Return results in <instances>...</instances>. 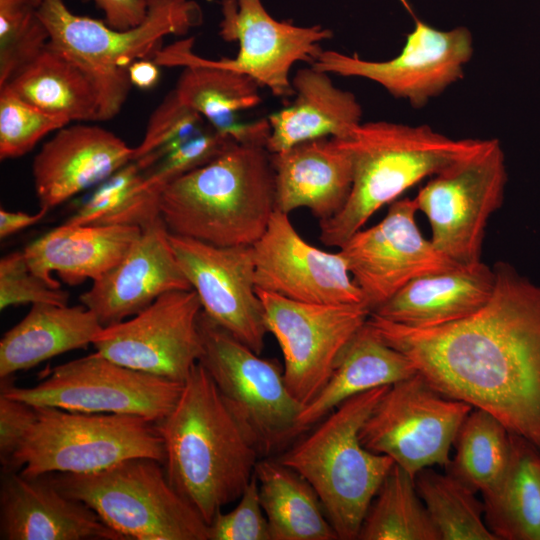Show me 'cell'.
Masks as SVG:
<instances>
[{"label": "cell", "mask_w": 540, "mask_h": 540, "mask_svg": "<svg viewBox=\"0 0 540 540\" xmlns=\"http://www.w3.org/2000/svg\"><path fill=\"white\" fill-rule=\"evenodd\" d=\"M141 228L128 225H62L28 244L23 252L31 270L60 289L56 273L70 284L95 281L128 252Z\"/></svg>", "instance_id": "cb8c5ba5"}, {"label": "cell", "mask_w": 540, "mask_h": 540, "mask_svg": "<svg viewBox=\"0 0 540 540\" xmlns=\"http://www.w3.org/2000/svg\"><path fill=\"white\" fill-rule=\"evenodd\" d=\"M197 293L175 290L119 323L103 327L92 345L123 366L183 383L203 354Z\"/></svg>", "instance_id": "9a60e30c"}, {"label": "cell", "mask_w": 540, "mask_h": 540, "mask_svg": "<svg viewBox=\"0 0 540 540\" xmlns=\"http://www.w3.org/2000/svg\"><path fill=\"white\" fill-rule=\"evenodd\" d=\"M170 242L202 311L261 354L268 330L256 291L252 246H216L173 234Z\"/></svg>", "instance_id": "ac0fdd59"}, {"label": "cell", "mask_w": 540, "mask_h": 540, "mask_svg": "<svg viewBox=\"0 0 540 540\" xmlns=\"http://www.w3.org/2000/svg\"><path fill=\"white\" fill-rule=\"evenodd\" d=\"M416 373L411 359L388 345L367 319L341 352L325 386L302 409L299 433L325 418L345 400L374 388L390 386Z\"/></svg>", "instance_id": "4316f807"}, {"label": "cell", "mask_w": 540, "mask_h": 540, "mask_svg": "<svg viewBox=\"0 0 540 540\" xmlns=\"http://www.w3.org/2000/svg\"><path fill=\"white\" fill-rule=\"evenodd\" d=\"M252 248L257 289L305 303L365 304L340 252L309 244L287 213L276 209Z\"/></svg>", "instance_id": "d6986e66"}, {"label": "cell", "mask_w": 540, "mask_h": 540, "mask_svg": "<svg viewBox=\"0 0 540 540\" xmlns=\"http://www.w3.org/2000/svg\"><path fill=\"white\" fill-rule=\"evenodd\" d=\"M49 38L31 0H0V87L35 58Z\"/></svg>", "instance_id": "8d00e7d4"}, {"label": "cell", "mask_w": 540, "mask_h": 540, "mask_svg": "<svg viewBox=\"0 0 540 540\" xmlns=\"http://www.w3.org/2000/svg\"><path fill=\"white\" fill-rule=\"evenodd\" d=\"M160 216L170 234L216 246H252L276 210L271 154L231 142L212 161L167 184Z\"/></svg>", "instance_id": "3957f363"}, {"label": "cell", "mask_w": 540, "mask_h": 540, "mask_svg": "<svg viewBox=\"0 0 540 540\" xmlns=\"http://www.w3.org/2000/svg\"><path fill=\"white\" fill-rule=\"evenodd\" d=\"M271 540L339 539L313 487L277 459L257 462L254 472Z\"/></svg>", "instance_id": "1f68e13d"}, {"label": "cell", "mask_w": 540, "mask_h": 540, "mask_svg": "<svg viewBox=\"0 0 540 540\" xmlns=\"http://www.w3.org/2000/svg\"><path fill=\"white\" fill-rule=\"evenodd\" d=\"M506 183L505 155L497 139H478L468 153L433 175L415 197L433 245L462 266L481 262L485 229L503 203Z\"/></svg>", "instance_id": "30bf717a"}, {"label": "cell", "mask_w": 540, "mask_h": 540, "mask_svg": "<svg viewBox=\"0 0 540 540\" xmlns=\"http://www.w3.org/2000/svg\"><path fill=\"white\" fill-rule=\"evenodd\" d=\"M414 483L441 540H497L486 525L483 502L452 474L428 467Z\"/></svg>", "instance_id": "d590c367"}, {"label": "cell", "mask_w": 540, "mask_h": 540, "mask_svg": "<svg viewBox=\"0 0 540 540\" xmlns=\"http://www.w3.org/2000/svg\"><path fill=\"white\" fill-rule=\"evenodd\" d=\"M193 38L160 49L153 57L159 66H182L175 91L189 108L214 129L234 120L236 113L261 102L260 85L250 76L205 64L191 50Z\"/></svg>", "instance_id": "f546056e"}, {"label": "cell", "mask_w": 540, "mask_h": 540, "mask_svg": "<svg viewBox=\"0 0 540 540\" xmlns=\"http://www.w3.org/2000/svg\"><path fill=\"white\" fill-rule=\"evenodd\" d=\"M24 101L72 121H99L100 96L93 75L50 43L4 86Z\"/></svg>", "instance_id": "f1b7e54d"}, {"label": "cell", "mask_w": 540, "mask_h": 540, "mask_svg": "<svg viewBox=\"0 0 540 540\" xmlns=\"http://www.w3.org/2000/svg\"><path fill=\"white\" fill-rule=\"evenodd\" d=\"M456 454L447 471L481 494L503 476L511 451V432L489 412L473 408L454 441Z\"/></svg>", "instance_id": "836d02e7"}, {"label": "cell", "mask_w": 540, "mask_h": 540, "mask_svg": "<svg viewBox=\"0 0 540 540\" xmlns=\"http://www.w3.org/2000/svg\"><path fill=\"white\" fill-rule=\"evenodd\" d=\"M482 497L486 525L497 540H540V452L511 433L506 470Z\"/></svg>", "instance_id": "4dcf8cb0"}, {"label": "cell", "mask_w": 540, "mask_h": 540, "mask_svg": "<svg viewBox=\"0 0 540 540\" xmlns=\"http://www.w3.org/2000/svg\"><path fill=\"white\" fill-rule=\"evenodd\" d=\"M473 51L467 27L440 30L417 19L394 58L370 61L357 54L322 50L312 66L329 74L371 80L420 109L463 78Z\"/></svg>", "instance_id": "5bb4252c"}, {"label": "cell", "mask_w": 540, "mask_h": 540, "mask_svg": "<svg viewBox=\"0 0 540 540\" xmlns=\"http://www.w3.org/2000/svg\"><path fill=\"white\" fill-rule=\"evenodd\" d=\"M142 23L115 29L105 21L74 14L64 0H41L38 14L49 32V43L79 62L95 78L100 96L99 121L115 117L132 87L128 68L136 60L154 57L168 35H185L204 20L194 0H146Z\"/></svg>", "instance_id": "8992f818"}, {"label": "cell", "mask_w": 540, "mask_h": 540, "mask_svg": "<svg viewBox=\"0 0 540 540\" xmlns=\"http://www.w3.org/2000/svg\"><path fill=\"white\" fill-rule=\"evenodd\" d=\"M69 294L55 288L35 274L23 251H14L0 259V309L10 306L48 303L68 305Z\"/></svg>", "instance_id": "60d3db41"}, {"label": "cell", "mask_w": 540, "mask_h": 540, "mask_svg": "<svg viewBox=\"0 0 540 540\" xmlns=\"http://www.w3.org/2000/svg\"><path fill=\"white\" fill-rule=\"evenodd\" d=\"M101 9L105 22L112 28L125 30L142 23L147 14L146 0H92Z\"/></svg>", "instance_id": "ee69618b"}, {"label": "cell", "mask_w": 540, "mask_h": 540, "mask_svg": "<svg viewBox=\"0 0 540 540\" xmlns=\"http://www.w3.org/2000/svg\"><path fill=\"white\" fill-rule=\"evenodd\" d=\"M473 315L414 328L370 314L369 324L408 356L440 394L483 409L540 452V285L507 262Z\"/></svg>", "instance_id": "6da1fadb"}, {"label": "cell", "mask_w": 540, "mask_h": 540, "mask_svg": "<svg viewBox=\"0 0 540 540\" xmlns=\"http://www.w3.org/2000/svg\"><path fill=\"white\" fill-rule=\"evenodd\" d=\"M34 4H36L37 6L40 5L41 3V0H31Z\"/></svg>", "instance_id": "7dc6e473"}, {"label": "cell", "mask_w": 540, "mask_h": 540, "mask_svg": "<svg viewBox=\"0 0 540 540\" xmlns=\"http://www.w3.org/2000/svg\"><path fill=\"white\" fill-rule=\"evenodd\" d=\"M417 212L415 198L397 199L381 221L355 232L340 247L370 314L410 281L462 267L422 235Z\"/></svg>", "instance_id": "2e32d148"}, {"label": "cell", "mask_w": 540, "mask_h": 540, "mask_svg": "<svg viewBox=\"0 0 540 540\" xmlns=\"http://www.w3.org/2000/svg\"><path fill=\"white\" fill-rule=\"evenodd\" d=\"M84 305L33 304L0 340V378L29 370L57 355L86 348L103 329Z\"/></svg>", "instance_id": "83f0119b"}, {"label": "cell", "mask_w": 540, "mask_h": 540, "mask_svg": "<svg viewBox=\"0 0 540 540\" xmlns=\"http://www.w3.org/2000/svg\"><path fill=\"white\" fill-rule=\"evenodd\" d=\"M353 162L350 196L334 217L319 222L320 241L341 247L384 205L468 153L478 139H452L428 125L360 123L340 138Z\"/></svg>", "instance_id": "277c9868"}, {"label": "cell", "mask_w": 540, "mask_h": 540, "mask_svg": "<svg viewBox=\"0 0 540 540\" xmlns=\"http://www.w3.org/2000/svg\"><path fill=\"white\" fill-rule=\"evenodd\" d=\"M159 195L146 186L143 171L131 161L97 185L64 223L143 228L161 217Z\"/></svg>", "instance_id": "e575fe53"}, {"label": "cell", "mask_w": 540, "mask_h": 540, "mask_svg": "<svg viewBox=\"0 0 540 540\" xmlns=\"http://www.w3.org/2000/svg\"><path fill=\"white\" fill-rule=\"evenodd\" d=\"M43 476L126 540H209L208 524L173 488L156 459L131 458L96 472Z\"/></svg>", "instance_id": "52a82bcc"}, {"label": "cell", "mask_w": 540, "mask_h": 540, "mask_svg": "<svg viewBox=\"0 0 540 540\" xmlns=\"http://www.w3.org/2000/svg\"><path fill=\"white\" fill-rule=\"evenodd\" d=\"M268 333L277 340L291 394L310 403L329 380L338 357L370 316L365 304L305 303L257 289Z\"/></svg>", "instance_id": "4fadbf2b"}, {"label": "cell", "mask_w": 540, "mask_h": 540, "mask_svg": "<svg viewBox=\"0 0 540 540\" xmlns=\"http://www.w3.org/2000/svg\"><path fill=\"white\" fill-rule=\"evenodd\" d=\"M48 209L40 208L37 213L22 211H8L0 209V238L7 237L22 231L23 229L39 223L47 214Z\"/></svg>", "instance_id": "f6af8a7d"}, {"label": "cell", "mask_w": 540, "mask_h": 540, "mask_svg": "<svg viewBox=\"0 0 540 540\" xmlns=\"http://www.w3.org/2000/svg\"><path fill=\"white\" fill-rule=\"evenodd\" d=\"M226 135L211 125L185 141L143 171L148 188L161 192L170 182L216 158L229 143Z\"/></svg>", "instance_id": "ab89813d"}, {"label": "cell", "mask_w": 540, "mask_h": 540, "mask_svg": "<svg viewBox=\"0 0 540 540\" xmlns=\"http://www.w3.org/2000/svg\"><path fill=\"white\" fill-rule=\"evenodd\" d=\"M271 163L281 212L305 208L322 222L339 213L350 196L353 162L340 138L315 139L272 153Z\"/></svg>", "instance_id": "603a6c76"}, {"label": "cell", "mask_w": 540, "mask_h": 540, "mask_svg": "<svg viewBox=\"0 0 540 540\" xmlns=\"http://www.w3.org/2000/svg\"><path fill=\"white\" fill-rule=\"evenodd\" d=\"M219 36L237 42L239 50L232 59L199 61L223 69L244 73L276 97L294 94L290 71L297 62L312 65L323 50L321 43L333 33L321 25L298 26L279 21L265 9L262 0H220Z\"/></svg>", "instance_id": "e0dca14e"}, {"label": "cell", "mask_w": 540, "mask_h": 540, "mask_svg": "<svg viewBox=\"0 0 540 540\" xmlns=\"http://www.w3.org/2000/svg\"><path fill=\"white\" fill-rule=\"evenodd\" d=\"M473 409L437 392L418 372L390 385L363 423L359 439L389 456L411 477L433 465L447 467L457 433Z\"/></svg>", "instance_id": "7c38bea8"}, {"label": "cell", "mask_w": 540, "mask_h": 540, "mask_svg": "<svg viewBox=\"0 0 540 540\" xmlns=\"http://www.w3.org/2000/svg\"><path fill=\"white\" fill-rule=\"evenodd\" d=\"M37 418L6 470L27 477L91 473L131 458L164 464L157 422L144 417L37 407Z\"/></svg>", "instance_id": "ba28073f"}, {"label": "cell", "mask_w": 540, "mask_h": 540, "mask_svg": "<svg viewBox=\"0 0 540 540\" xmlns=\"http://www.w3.org/2000/svg\"><path fill=\"white\" fill-rule=\"evenodd\" d=\"M1 540H126L85 503L61 493L45 476L2 470Z\"/></svg>", "instance_id": "44dd1931"}, {"label": "cell", "mask_w": 540, "mask_h": 540, "mask_svg": "<svg viewBox=\"0 0 540 540\" xmlns=\"http://www.w3.org/2000/svg\"><path fill=\"white\" fill-rule=\"evenodd\" d=\"M205 128L203 117L173 89L150 115L143 139L134 147L133 161L144 171Z\"/></svg>", "instance_id": "74e56055"}, {"label": "cell", "mask_w": 540, "mask_h": 540, "mask_svg": "<svg viewBox=\"0 0 540 540\" xmlns=\"http://www.w3.org/2000/svg\"><path fill=\"white\" fill-rule=\"evenodd\" d=\"M208 536L209 540H271L255 474L238 504L229 512L219 511L214 516L208 524Z\"/></svg>", "instance_id": "b9f144b4"}, {"label": "cell", "mask_w": 540, "mask_h": 540, "mask_svg": "<svg viewBox=\"0 0 540 540\" xmlns=\"http://www.w3.org/2000/svg\"><path fill=\"white\" fill-rule=\"evenodd\" d=\"M292 86L294 100L267 117L271 154L315 139L345 138L361 123L356 96L337 87L329 73L310 65L295 73Z\"/></svg>", "instance_id": "484cf974"}, {"label": "cell", "mask_w": 540, "mask_h": 540, "mask_svg": "<svg viewBox=\"0 0 540 540\" xmlns=\"http://www.w3.org/2000/svg\"><path fill=\"white\" fill-rule=\"evenodd\" d=\"M134 147L96 125H67L45 142L32 164L40 208H54L99 185L133 161Z\"/></svg>", "instance_id": "7402d4cb"}, {"label": "cell", "mask_w": 540, "mask_h": 540, "mask_svg": "<svg viewBox=\"0 0 540 540\" xmlns=\"http://www.w3.org/2000/svg\"><path fill=\"white\" fill-rule=\"evenodd\" d=\"M389 386L357 394L332 410L305 439L277 460L317 493L339 539H357L367 510L394 465L366 449L360 429Z\"/></svg>", "instance_id": "5b68a950"}, {"label": "cell", "mask_w": 540, "mask_h": 540, "mask_svg": "<svg viewBox=\"0 0 540 540\" xmlns=\"http://www.w3.org/2000/svg\"><path fill=\"white\" fill-rule=\"evenodd\" d=\"M128 76L132 86L150 89L158 83L159 65L147 59L136 60L129 66Z\"/></svg>", "instance_id": "bcb514c9"}, {"label": "cell", "mask_w": 540, "mask_h": 540, "mask_svg": "<svg viewBox=\"0 0 540 540\" xmlns=\"http://www.w3.org/2000/svg\"><path fill=\"white\" fill-rule=\"evenodd\" d=\"M495 272L482 261L418 277L371 314L414 328L437 327L465 319L492 296Z\"/></svg>", "instance_id": "d4e9b609"}, {"label": "cell", "mask_w": 540, "mask_h": 540, "mask_svg": "<svg viewBox=\"0 0 540 540\" xmlns=\"http://www.w3.org/2000/svg\"><path fill=\"white\" fill-rule=\"evenodd\" d=\"M199 363L216 384L229 410L260 455H268L300 434L304 406L289 391L283 369L213 322L202 310Z\"/></svg>", "instance_id": "9c48e42d"}, {"label": "cell", "mask_w": 540, "mask_h": 540, "mask_svg": "<svg viewBox=\"0 0 540 540\" xmlns=\"http://www.w3.org/2000/svg\"><path fill=\"white\" fill-rule=\"evenodd\" d=\"M360 540H441L411 477L394 463L362 522Z\"/></svg>", "instance_id": "d6a6232c"}, {"label": "cell", "mask_w": 540, "mask_h": 540, "mask_svg": "<svg viewBox=\"0 0 540 540\" xmlns=\"http://www.w3.org/2000/svg\"><path fill=\"white\" fill-rule=\"evenodd\" d=\"M69 120L49 114L0 88V158L14 159L30 152L47 134L69 125Z\"/></svg>", "instance_id": "f35d334b"}, {"label": "cell", "mask_w": 540, "mask_h": 540, "mask_svg": "<svg viewBox=\"0 0 540 540\" xmlns=\"http://www.w3.org/2000/svg\"><path fill=\"white\" fill-rule=\"evenodd\" d=\"M37 418L36 408L0 393V462L9 468L12 458Z\"/></svg>", "instance_id": "7bdbcfd3"}, {"label": "cell", "mask_w": 540, "mask_h": 540, "mask_svg": "<svg viewBox=\"0 0 540 540\" xmlns=\"http://www.w3.org/2000/svg\"><path fill=\"white\" fill-rule=\"evenodd\" d=\"M1 379L2 394L37 407L135 415L160 422L173 409L183 383L131 369L98 352L54 367L34 387Z\"/></svg>", "instance_id": "8fae6325"}, {"label": "cell", "mask_w": 540, "mask_h": 540, "mask_svg": "<svg viewBox=\"0 0 540 540\" xmlns=\"http://www.w3.org/2000/svg\"><path fill=\"white\" fill-rule=\"evenodd\" d=\"M191 289L160 217L141 228L125 256L79 299L105 327L136 315L167 292Z\"/></svg>", "instance_id": "ffe728a7"}, {"label": "cell", "mask_w": 540, "mask_h": 540, "mask_svg": "<svg viewBox=\"0 0 540 540\" xmlns=\"http://www.w3.org/2000/svg\"><path fill=\"white\" fill-rule=\"evenodd\" d=\"M173 488L207 524L239 499L260 456L198 362L171 412L157 423Z\"/></svg>", "instance_id": "7a4b0ae2"}]
</instances>
